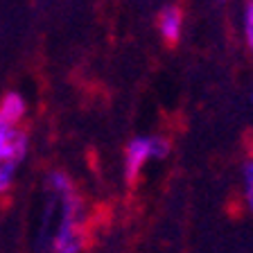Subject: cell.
I'll return each instance as SVG.
<instances>
[{
    "instance_id": "obj_7",
    "label": "cell",
    "mask_w": 253,
    "mask_h": 253,
    "mask_svg": "<svg viewBox=\"0 0 253 253\" xmlns=\"http://www.w3.org/2000/svg\"><path fill=\"white\" fill-rule=\"evenodd\" d=\"M242 18H244V39H247V45L253 54V0H247Z\"/></svg>"
},
{
    "instance_id": "obj_1",
    "label": "cell",
    "mask_w": 253,
    "mask_h": 253,
    "mask_svg": "<svg viewBox=\"0 0 253 253\" xmlns=\"http://www.w3.org/2000/svg\"><path fill=\"white\" fill-rule=\"evenodd\" d=\"M88 242L86 208L75 181L54 169L43 181V206L37 228L39 253H82Z\"/></svg>"
},
{
    "instance_id": "obj_6",
    "label": "cell",
    "mask_w": 253,
    "mask_h": 253,
    "mask_svg": "<svg viewBox=\"0 0 253 253\" xmlns=\"http://www.w3.org/2000/svg\"><path fill=\"white\" fill-rule=\"evenodd\" d=\"M242 197L247 211L253 215V158L242 165Z\"/></svg>"
},
{
    "instance_id": "obj_3",
    "label": "cell",
    "mask_w": 253,
    "mask_h": 253,
    "mask_svg": "<svg viewBox=\"0 0 253 253\" xmlns=\"http://www.w3.org/2000/svg\"><path fill=\"white\" fill-rule=\"evenodd\" d=\"M169 154V142L161 136H133L125 147V158H122V168H125V179L129 183L140 176L145 165L149 161H161Z\"/></svg>"
},
{
    "instance_id": "obj_8",
    "label": "cell",
    "mask_w": 253,
    "mask_h": 253,
    "mask_svg": "<svg viewBox=\"0 0 253 253\" xmlns=\"http://www.w3.org/2000/svg\"><path fill=\"white\" fill-rule=\"evenodd\" d=\"M217 2H224V0H217Z\"/></svg>"
},
{
    "instance_id": "obj_4",
    "label": "cell",
    "mask_w": 253,
    "mask_h": 253,
    "mask_svg": "<svg viewBox=\"0 0 253 253\" xmlns=\"http://www.w3.org/2000/svg\"><path fill=\"white\" fill-rule=\"evenodd\" d=\"M158 25V34L165 43L174 45V43L181 39V32H183V11L179 5H168L158 11L156 18Z\"/></svg>"
},
{
    "instance_id": "obj_5",
    "label": "cell",
    "mask_w": 253,
    "mask_h": 253,
    "mask_svg": "<svg viewBox=\"0 0 253 253\" xmlns=\"http://www.w3.org/2000/svg\"><path fill=\"white\" fill-rule=\"evenodd\" d=\"M27 116V102L21 93L9 90L0 97V125H23Z\"/></svg>"
},
{
    "instance_id": "obj_2",
    "label": "cell",
    "mask_w": 253,
    "mask_h": 253,
    "mask_svg": "<svg viewBox=\"0 0 253 253\" xmlns=\"http://www.w3.org/2000/svg\"><path fill=\"white\" fill-rule=\"evenodd\" d=\"M30 152V136L23 125H0V197L16 185Z\"/></svg>"
}]
</instances>
